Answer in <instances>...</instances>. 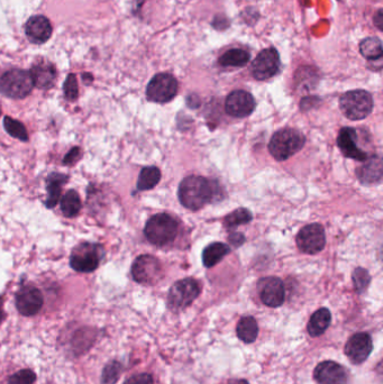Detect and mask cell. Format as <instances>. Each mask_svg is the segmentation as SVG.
Here are the masks:
<instances>
[{"label":"cell","mask_w":383,"mask_h":384,"mask_svg":"<svg viewBox=\"0 0 383 384\" xmlns=\"http://www.w3.org/2000/svg\"><path fill=\"white\" fill-rule=\"evenodd\" d=\"M3 126H5L7 133L10 136H12V138L23 140V142H28V131H26V128L21 122H17V120L12 118V117L6 116L3 118Z\"/></svg>","instance_id":"4dcf8cb0"},{"label":"cell","mask_w":383,"mask_h":384,"mask_svg":"<svg viewBox=\"0 0 383 384\" xmlns=\"http://www.w3.org/2000/svg\"><path fill=\"white\" fill-rule=\"evenodd\" d=\"M44 299L40 290L34 287H23L16 295V308L19 314L31 317L42 309Z\"/></svg>","instance_id":"4fadbf2b"},{"label":"cell","mask_w":383,"mask_h":384,"mask_svg":"<svg viewBox=\"0 0 383 384\" xmlns=\"http://www.w3.org/2000/svg\"><path fill=\"white\" fill-rule=\"evenodd\" d=\"M68 181L67 175L62 173H51L46 179V189H48V198H46V207L52 209L58 204L61 197L62 186Z\"/></svg>","instance_id":"ffe728a7"},{"label":"cell","mask_w":383,"mask_h":384,"mask_svg":"<svg viewBox=\"0 0 383 384\" xmlns=\"http://www.w3.org/2000/svg\"><path fill=\"white\" fill-rule=\"evenodd\" d=\"M259 290L262 302L271 308H277L284 302L286 291L279 277H267L260 281Z\"/></svg>","instance_id":"5bb4252c"},{"label":"cell","mask_w":383,"mask_h":384,"mask_svg":"<svg viewBox=\"0 0 383 384\" xmlns=\"http://www.w3.org/2000/svg\"><path fill=\"white\" fill-rule=\"evenodd\" d=\"M338 145L343 156L356 161H365L366 153L358 147V135L354 128H342L338 138Z\"/></svg>","instance_id":"e0dca14e"},{"label":"cell","mask_w":383,"mask_h":384,"mask_svg":"<svg viewBox=\"0 0 383 384\" xmlns=\"http://www.w3.org/2000/svg\"><path fill=\"white\" fill-rule=\"evenodd\" d=\"M306 143L304 135L293 128H282L271 138L269 151L277 161H286L298 153Z\"/></svg>","instance_id":"7a4b0ae2"},{"label":"cell","mask_w":383,"mask_h":384,"mask_svg":"<svg viewBox=\"0 0 383 384\" xmlns=\"http://www.w3.org/2000/svg\"><path fill=\"white\" fill-rule=\"evenodd\" d=\"M30 74L34 85H37V88L40 89L52 88L56 79L55 67L49 62H39L34 64Z\"/></svg>","instance_id":"d6986e66"},{"label":"cell","mask_w":383,"mask_h":384,"mask_svg":"<svg viewBox=\"0 0 383 384\" xmlns=\"http://www.w3.org/2000/svg\"><path fill=\"white\" fill-rule=\"evenodd\" d=\"M33 87V80L28 71L12 69L0 76V92L12 99L28 97Z\"/></svg>","instance_id":"277c9868"},{"label":"cell","mask_w":383,"mask_h":384,"mask_svg":"<svg viewBox=\"0 0 383 384\" xmlns=\"http://www.w3.org/2000/svg\"><path fill=\"white\" fill-rule=\"evenodd\" d=\"M297 245L302 253H320L326 244L325 231L320 224L304 226L297 235Z\"/></svg>","instance_id":"30bf717a"},{"label":"cell","mask_w":383,"mask_h":384,"mask_svg":"<svg viewBox=\"0 0 383 384\" xmlns=\"http://www.w3.org/2000/svg\"><path fill=\"white\" fill-rule=\"evenodd\" d=\"M370 281H371V277L369 275V272L364 268H358L353 273L354 287L359 293H362L368 288Z\"/></svg>","instance_id":"1f68e13d"},{"label":"cell","mask_w":383,"mask_h":384,"mask_svg":"<svg viewBox=\"0 0 383 384\" xmlns=\"http://www.w3.org/2000/svg\"><path fill=\"white\" fill-rule=\"evenodd\" d=\"M200 284L192 277L178 281L171 287L167 296V305L171 310L180 311L187 308L200 295Z\"/></svg>","instance_id":"52a82bcc"},{"label":"cell","mask_w":383,"mask_h":384,"mask_svg":"<svg viewBox=\"0 0 383 384\" xmlns=\"http://www.w3.org/2000/svg\"><path fill=\"white\" fill-rule=\"evenodd\" d=\"M124 384H154V382H153L152 375L141 373V374L133 375Z\"/></svg>","instance_id":"e575fe53"},{"label":"cell","mask_w":383,"mask_h":384,"mask_svg":"<svg viewBox=\"0 0 383 384\" xmlns=\"http://www.w3.org/2000/svg\"><path fill=\"white\" fill-rule=\"evenodd\" d=\"M178 195L183 207L190 211H199L213 200L215 190L213 183L206 178L190 175L180 183Z\"/></svg>","instance_id":"6da1fadb"},{"label":"cell","mask_w":383,"mask_h":384,"mask_svg":"<svg viewBox=\"0 0 383 384\" xmlns=\"http://www.w3.org/2000/svg\"><path fill=\"white\" fill-rule=\"evenodd\" d=\"M236 332H238V339L240 341H243L244 343L249 344V343H253L258 339V335H259V326H258V323L256 320L253 317H243L238 321V328H236Z\"/></svg>","instance_id":"603a6c76"},{"label":"cell","mask_w":383,"mask_h":384,"mask_svg":"<svg viewBox=\"0 0 383 384\" xmlns=\"http://www.w3.org/2000/svg\"><path fill=\"white\" fill-rule=\"evenodd\" d=\"M37 381V374L31 370H21L12 374L7 384H34Z\"/></svg>","instance_id":"d6a6232c"},{"label":"cell","mask_w":383,"mask_h":384,"mask_svg":"<svg viewBox=\"0 0 383 384\" xmlns=\"http://www.w3.org/2000/svg\"><path fill=\"white\" fill-rule=\"evenodd\" d=\"M360 179L362 182L371 183L381 179V161L374 158L369 161L360 171Z\"/></svg>","instance_id":"83f0119b"},{"label":"cell","mask_w":383,"mask_h":384,"mask_svg":"<svg viewBox=\"0 0 383 384\" xmlns=\"http://www.w3.org/2000/svg\"><path fill=\"white\" fill-rule=\"evenodd\" d=\"M161 180V171L156 167H146L142 169L138 181H137V189L141 191L151 190L154 186H158V183Z\"/></svg>","instance_id":"cb8c5ba5"},{"label":"cell","mask_w":383,"mask_h":384,"mask_svg":"<svg viewBox=\"0 0 383 384\" xmlns=\"http://www.w3.org/2000/svg\"><path fill=\"white\" fill-rule=\"evenodd\" d=\"M382 10H379V12H377V16H375V17H374V21H377V28H379V30H382Z\"/></svg>","instance_id":"74e56055"},{"label":"cell","mask_w":383,"mask_h":384,"mask_svg":"<svg viewBox=\"0 0 383 384\" xmlns=\"http://www.w3.org/2000/svg\"><path fill=\"white\" fill-rule=\"evenodd\" d=\"M331 321V314L329 309L320 308L311 316L308 323V332L311 337H318L329 328Z\"/></svg>","instance_id":"44dd1931"},{"label":"cell","mask_w":383,"mask_h":384,"mask_svg":"<svg viewBox=\"0 0 383 384\" xmlns=\"http://www.w3.org/2000/svg\"><path fill=\"white\" fill-rule=\"evenodd\" d=\"M179 85L172 74H158L149 81L146 96L149 101L165 104L172 100L178 94Z\"/></svg>","instance_id":"9c48e42d"},{"label":"cell","mask_w":383,"mask_h":384,"mask_svg":"<svg viewBox=\"0 0 383 384\" xmlns=\"http://www.w3.org/2000/svg\"><path fill=\"white\" fill-rule=\"evenodd\" d=\"M373 344L371 336L366 332H358L353 335L346 345H345V354L354 364H361L364 362L371 354Z\"/></svg>","instance_id":"9a60e30c"},{"label":"cell","mask_w":383,"mask_h":384,"mask_svg":"<svg viewBox=\"0 0 383 384\" xmlns=\"http://www.w3.org/2000/svg\"><path fill=\"white\" fill-rule=\"evenodd\" d=\"M249 61V54L240 49L229 50L219 58L222 67H243Z\"/></svg>","instance_id":"484cf974"},{"label":"cell","mask_w":383,"mask_h":384,"mask_svg":"<svg viewBox=\"0 0 383 384\" xmlns=\"http://www.w3.org/2000/svg\"><path fill=\"white\" fill-rule=\"evenodd\" d=\"M26 35L31 42L42 44L52 35V25L45 16H33L26 23Z\"/></svg>","instance_id":"ac0fdd59"},{"label":"cell","mask_w":383,"mask_h":384,"mask_svg":"<svg viewBox=\"0 0 383 384\" xmlns=\"http://www.w3.org/2000/svg\"><path fill=\"white\" fill-rule=\"evenodd\" d=\"M279 69V53L276 49L263 50L252 63L253 76L260 81L270 79L276 76Z\"/></svg>","instance_id":"8fae6325"},{"label":"cell","mask_w":383,"mask_h":384,"mask_svg":"<svg viewBox=\"0 0 383 384\" xmlns=\"http://www.w3.org/2000/svg\"><path fill=\"white\" fill-rule=\"evenodd\" d=\"M83 204L80 195L76 190H69V191L63 195L61 200V211L64 216L68 218H73L76 217L81 211Z\"/></svg>","instance_id":"d4e9b609"},{"label":"cell","mask_w":383,"mask_h":384,"mask_svg":"<svg viewBox=\"0 0 383 384\" xmlns=\"http://www.w3.org/2000/svg\"><path fill=\"white\" fill-rule=\"evenodd\" d=\"M81 159V149L80 147H73L67 156H64L63 164L72 165Z\"/></svg>","instance_id":"d590c367"},{"label":"cell","mask_w":383,"mask_h":384,"mask_svg":"<svg viewBox=\"0 0 383 384\" xmlns=\"http://www.w3.org/2000/svg\"><path fill=\"white\" fill-rule=\"evenodd\" d=\"M313 378L318 384H345L347 372L343 366L333 361H325L317 365Z\"/></svg>","instance_id":"2e32d148"},{"label":"cell","mask_w":383,"mask_h":384,"mask_svg":"<svg viewBox=\"0 0 383 384\" xmlns=\"http://www.w3.org/2000/svg\"><path fill=\"white\" fill-rule=\"evenodd\" d=\"M0 114H1V110H0Z\"/></svg>","instance_id":"ab89813d"},{"label":"cell","mask_w":383,"mask_h":384,"mask_svg":"<svg viewBox=\"0 0 383 384\" xmlns=\"http://www.w3.org/2000/svg\"><path fill=\"white\" fill-rule=\"evenodd\" d=\"M340 106L345 117L351 120H361L371 113L373 99L365 90H353L342 96Z\"/></svg>","instance_id":"8992f818"},{"label":"cell","mask_w":383,"mask_h":384,"mask_svg":"<svg viewBox=\"0 0 383 384\" xmlns=\"http://www.w3.org/2000/svg\"><path fill=\"white\" fill-rule=\"evenodd\" d=\"M229 242L233 246L238 247L243 244L245 242V238H244L243 234H240V233H235V234H231L229 236Z\"/></svg>","instance_id":"8d00e7d4"},{"label":"cell","mask_w":383,"mask_h":384,"mask_svg":"<svg viewBox=\"0 0 383 384\" xmlns=\"http://www.w3.org/2000/svg\"><path fill=\"white\" fill-rule=\"evenodd\" d=\"M103 246L94 243H83L74 247L70 256L71 268L76 272L90 273L97 270L104 257Z\"/></svg>","instance_id":"5b68a950"},{"label":"cell","mask_w":383,"mask_h":384,"mask_svg":"<svg viewBox=\"0 0 383 384\" xmlns=\"http://www.w3.org/2000/svg\"><path fill=\"white\" fill-rule=\"evenodd\" d=\"M256 107L254 97L244 90H235L231 92L225 103L226 113L236 118L249 116L256 109Z\"/></svg>","instance_id":"7c38bea8"},{"label":"cell","mask_w":383,"mask_h":384,"mask_svg":"<svg viewBox=\"0 0 383 384\" xmlns=\"http://www.w3.org/2000/svg\"><path fill=\"white\" fill-rule=\"evenodd\" d=\"M132 275L137 284L152 286L163 277V268L156 257L145 254L135 259L132 266Z\"/></svg>","instance_id":"ba28073f"},{"label":"cell","mask_w":383,"mask_h":384,"mask_svg":"<svg viewBox=\"0 0 383 384\" xmlns=\"http://www.w3.org/2000/svg\"><path fill=\"white\" fill-rule=\"evenodd\" d=\"M231 252V248L228 245L222 243H213L208 245L203 252V263L206 268H213L217 263L220 262L228 253Z\"/></svg>","instance_id":"7402d4cb"},{"label":"cell","mask_w":383,"mask_h":384,"mask_svg":"<svg viewBox=\"0 0 383 384\" xmlns=\"http://www.w3.org/2000/svg\"><path fill=\"white\" fill-rule=\"evenodd\" d=\"M252 218V213L249 209L240 208V209H236V211L226 216L224 224H225L226 228L233 229L238 226L249 224Z\"/></svg>","instance_id":"f1b7e54d"},{"label":"cell","mask_w":383,"mask_h":384,"mask_svg":"<svg viewBox=\"0 0 383 384\" xmlns=\"http://www.w3.org/2000/svg\"><path fill=\"white\" fill-rule=\"evenodd\" d=\"M64 96L69 101L76 100V98L79 96V87H78V81L74 74H69L65 83L63 85Z\"/></svg>","instance_id":"836d02e7"},{"label":"cell","mask_w":383,"mask_h":384,"mask_svg":"<svg viewBox=\"0 0 383 384\" xmlns=\"http://www.w3.org/2000/svg\"><path fill=\"white\" fill-rule=\"evenodd\" d=\"M238 384H249V383H247V382L245 381V380H240V381H238Z\"/></svg>","instance_id":"f35d334b"},{"label":"cell","mask_w":383,"mask_h":384,"mask_svg":"<svg viewBox=\"0 0 383 384\" xmlns=\"http://www.w3.org/2000/svg\"><path fill=\"white\" fill-rule=\"evenodd\" d=\"M123 372V365L117 361L107 363L101 373V384H116Z\"/></svg>","instance_id":"f546056e"},{"label":"cell","mask_w":383,"mask_h":384,"mask_svg":"<svg viewBox=\"0 0 383 384\" xmlns=\"http://www.w3.org/2000/svg\"><path fill=\"white\" fill-rule=\"evenodd\" d=\"M147 241L156 246L171 244L178 234V222L167 213H158L149 218L144 228Z\"/></svg>","instance_id":"3957f363"},{"label":"cell","mask_w":383,"mask_h":384,"mask_svg":"<svg viewBox=\"0 0 383 384\" xmlns=\"http://www.w3.org/2000/svg\"><path fill=\"white\" fill-rule=\"evenodd\" d=\"M361 54L368 60H377L382 58V43L377 37H368L360 44Z\"/></svg>","instance_id":"4316f807"}]
</instances>
